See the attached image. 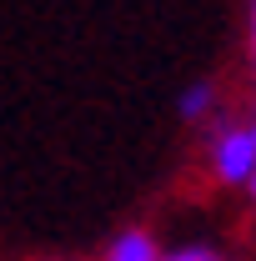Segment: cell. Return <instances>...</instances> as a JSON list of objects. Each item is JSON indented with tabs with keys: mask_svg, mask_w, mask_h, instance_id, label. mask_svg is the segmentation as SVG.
Here are the masks:
<instances>
[{
	"mask_svg": "<svg viewBox=\"0 0 256 261\" xmlns=\"http://www.w3.org/2000/svg\"><path fill=\"white\" fill-rule=\"evenodd\" d=\"M211 176L226 181V186H246L256 171V121H236V126H221L211 136Z\"/></svg>",
	"mask_w": 256,
	"mask_h": 261,
	"instance_id": "1",
	"label": "cell"
},
{
	"mask_svg": "<svg viewBox=\"0 0 256 261\" xmlns=\"http://www.w3.org/2000/svg\"><path fill=\"white\" fill-rule=\"evenodd\" d=\"M100 261H161V246H156L151 231L131 226V231H121V236L106 246V256H100Z\"/></svg>",
	"mask_w": 256,
	"mask_h": 261,
	"instance_id": "2",
	"label": "cell"
},
{
	"mask_svg": "<svg viewBox=\"0 0 256 261\" xmlns=\"http://www.w3.org/2000/svg\"><path fill=\"white\" fill-rule=\"evenodd\" d=\"M211 106H216V81H196V86L181 91V116L186 121H206Z\"/></svg>",
	"mask_w": 256,
	"mask_h": 261,
	"instance_id": "3",
	"label": "cell"
},
{
	"mask_svg": "<svg viewBox=\"0 0 256 261\" xmlns=\"http://www.w3.org/2000/svg\"><path fill=\"white\" fill-rule=\"evenodd\" d=\"M161 261H221V251L206 246V241H186V246H176V251H161Z\"/></svg>",
	"mask_w": 256,
	"mask_h": 261,
	"instance_id": "4",
	"label": "cell"
},
{
	"mask_svg": "<svg viewBox=\"0 0 256 261\" xmlns=\"http://www.w3.org/2000/svg\"><path fill=\"white\" fill-rule=\"evenodd\" d=\"M251 56H256V0H251Z\"/></svg>",
	"mask_w": 256,
	"mask_h": 261,
	"instance_id": "5",
	"label": "cell"
},
{
	"mask_svg": "<svg viewBox=\"0 0 256 261\" xmlns=\"http://www.w3.org/2000/svg\"><path fill=\"white\" fill-rule=\"evenodd\" d=\"M246 191H251V206H256V171H251V181H246Z\"/></svg>",
	"mask_w": 256,
	"mask_h": 261,
	"instance_id": "6",
	"label": "cell"
}]
</instances>
